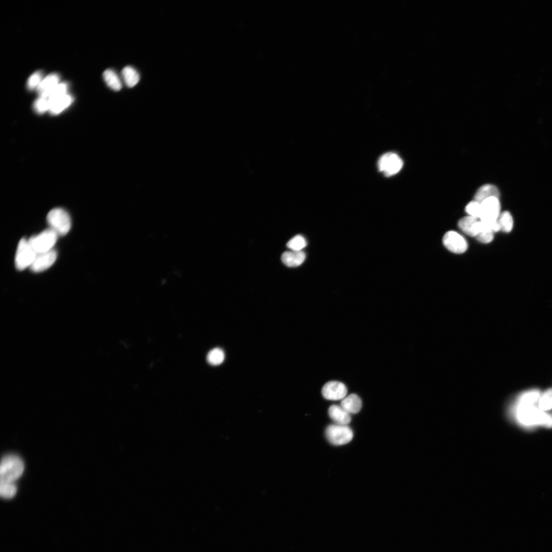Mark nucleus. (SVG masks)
I'll use <instances>...</instances> for the list:
<instances>
[{"label":"nucleus","mask_w":552,"mask_h":552,"mask_svg":"<svg viewBox=\"0 0 552 552\" xmlns=\"http://www.w3.org/2000/svg\"><path fill=\"white\" fill-rule=\"evenodd\" d=\"M513 410L519 422L525 426L552 428V417L534 405H516Z\"/></svg>","instance_id":"nucleus-1"},{"label":"nucleus","mask_w":552,"mask_h":552,"mask_svg":"<svg viewBox=\"0 0 552 552\" xmlns=\"http://www.w3.org/2000/svg\"><path fill=\"white\" fill-rule=\"evenodd\" d=\"M24 470L22 460L15 455H7L1 461L0 468L1 481L14 482L21 477Z\"/></svg>","instance_id":"nucleus-2"},{"label":"nucleus","mask_w":552,"mask_h":552,"mask_svg":"<svg viewBox=\"0 0 552 552\" xmlns=\"http://www.w3.org/2000/svg\"><path fill=\"white\" fill-rule=\"evenodd\" d=\"M47 220L51 229L60 236L66 235L71 227V220L67 212L62 208L52 209L48 214Z\"/></svg>","instance_id":"nucleus-3"},{"label":"nucleus","mask_w":552,"mask_h":552,"mask_svg":"<svg viewBox=\"0 0 552 552\" xmlns=\"http://www.w3.org/2000/svg\"><path fill=\"white\" fill-rule=\"evenodd\" d=\"M58 236V235L54 231L49 229L39 235L31 237L28 242L36 254L43 253L52 250Z\"/></svg>","instance_id":"nucleus-4"},{"label":"nucleus","mask_w":552,"mask_h":552,"mask_svg":"<svg viewBox=\"0 0 552 552\" xmlns=\"http://www.w3.org/2000/svg\"><path fill=\"white\" fill-rule=\"evenodd\" d=\"M36 253L32 248L28 240L22 238L19 242L15 259V266L19 271L30 266L36 256Z\"/></svg>","instance_id":"nucleus-5"},{"label":"nucleus","mask_w":552,"mask_h":552,"mask_svg":"<svg viewBox=\"0 0 552 552\" xmlns=\"http://www.w3.org/2000/svg\"><path fill=\"white\" fill-rule=\"evenodd\" d=\"M328 440L334 445H341L350 442L353 437V432L347 426L331 425L326 432Z\"/></svg>","instance_id":"nucleus-6"},{"label":"nucleus","mask_w":552,"mask_h":552,"mask_svg":"<svg viewBox=\"0 0 552 552\" xmlns=\"http://www.w3.org/2000/svg\"><path fill=\"white\" fill-rule=\"evenodd\" d=\"M404 163L397 154L388 153L380 157L378 161V168L380 172L386 177L395 175L402 169Z\"/></svg>","instance_id":"nucleus-7"},{"label":"nucleus","mask_w":552,"mask_h":552,"mask_svg":"<svg viewBox=\"0 0 552 552\" xmlns=\"http://www.w3.org/2000/svg\"><path fill=\"white\" fill-rule=\"evenodd\" d=\"M480 221L485 222L496 221L500 215L501 204L499 199L489 198L481 203Z\"/></svg>","instance_id":"nucleus-8"},{"label":"nucleus","mask_w":552,"mask_h":552,"mask_svg":"<svg viewBox=\"0 0 552 552\" xmlns=\"http://www.w3.org/2000/svg\"><path fill=\"white\" fill-rule=\"evenodd\" d=\"M443 243L449 251L455 254H462L467 250L468 244L465 239L455 231L446 233L443 238Z\"/></svg>","instance_id":"nucleus-9"},{"label":"nucleus","mask_w":552,"mask_h":552,"mask_svg":"<svg viewBox=\"0 0 552 552\" xmlns=\"http://www.w3.org/2000/svg\"><path fill=\"white\" fill-rule=\"evenodd\" d=\"M322 393L324 397L331 401H339L347 395L346 386L342 383L331 381L323 386Z\"/></svg>","instance_id":"nucleus-10"},{"label":"nucleus","mask_w":552,"mask_h":552,"mask_svg":"<svg viewBox=\"0 0 552 552\" xmlns=\"http://www.w3.org/2000/svg\"><path fill=\"white\" fill-rule=\"evenodd\" d=\"M57 253L53 249L50 251L37 254L35 258L30 266L34 272L39 273L49 269L55 262Z\"/></svg>","instance_id":"nucleus-11"},{"label":"nucleus","mask_w":552,"mask_h":552,"mask_svg":"<svg viewBox=\"0 0 552 552\" xmlns=\"http://www.w3.org/2000/svg\"><path fill=\"white\" fill-rule=\"evenodd\" d=\"M60 77L59 74L52 73L44 78L37 91L40 97L47 98L50 92L60 83Z\"/></svg>","instance_id":"nucleus-12"},{"label":"nucleus","mask_w":552,"mask_h":552,"mask_svg":"<svg viewBox=\"0 0 552 552\" xmlns=\"http://www.w3.org/2000/svg\"><path fill=\"white\" fill-rule=\"evenodd\" d=\"M479 223L478 219L468 216L461 219L458 222V226L465 234L475 237L479 233Z\"/></svg>","instance_id":"nucleus-13"},{"label":"nucleus","mask_w":552,"mask_h":552,"mask_svg":"<svg viewBox=\"0 0 552 552\" xmlns=\"http://www.w3.org/2000/svg\"><path fill=\"white\" fill-rule=\"evenodd\" d=\"M329 413L331 420L336 425L347 426L351 421L350 414L340 406H331L329 409Z\"/></svg>","instance_id":"nucleus-14"},{"label":"nucleus","mask_w":552,"mask_h":552,"mask_svg":"<svg viewBox=\"0 0 552 552\" xmlns=\"http://www.w3.org/2000/svg\"><path fill=\"white\" fill-rule=\"evenodd\" d=\"M306 258V254L301 251L285 252L281 256L283 263L291 268L297 267L301 265Z\"/></svg>","instance_id":"nucleus-15"},{"label":"nucleus","mask_w":552,"mask_h":552,"mask_svg":"<svg viewBox=\"0 0 552 552\" xmlns=\"http://www.w3.org/2000/svg\"><path fill=\"white\" fill-rule=\"evenodd\" d=\"M340 406L350 414H356L362 407V402L358 396L352 394L342 399Z\"/></svg>","instance_id":"nucleus-16"},{"label":"nucleus","mask_w":552,"mask_h":552,"mask_svg":"<svg viewBox=\"0 0 552 552\" xmlns=\"http://www.w3.org/2000/svg\"><path fill=\"white\" fill-rule=\"evenodd\" d=\"M73 98L71 95L66 94L64 96L49 102V111L52 115H58L68 108L73 103Z\"/></svg>","instance_id":"nucleus-17"},{"label":"nucleus","mask_w":552,"mask_h":552,"mask_svg":"<svg viewBox=\"0 0 552 552\" xmlns=\"http://www.w3.org/2000/svg\"><path fill=\"white\" fill-rule=\"evenodd\" d=\"M500 193L498 189L496 186L486 184L480 187L474 196V201L480 203L489 198H496L499 199Z\"/></svg>","instance_id":"nucleus-18"},{"label":"nucleus","mask_w":552,"mask_h":552,"mask_svg":"<svg viewBox=\"0 0 552 552\" xmlns=\"http://www.w3.org/2000/svg\"><path fill=\"white\" fill-rule=\"evenodd\" d=\"M122 75L125 84L129 88L135 87L140 81L139 73L130 66H126L122 69Z\"/></svg>","instance_id":"nucleus-19"},{"label":"nucleus","mask_w":552,"mask_h":552,"mask_svg":"<svg viewBox=\"0 0 552 552\" xmlns=\"http://www.w3.org/2000/svg\"><path fill=\"white\" fill-rule=\"evenodd\" d=\"M103 77L107 85L112 90L119 91L121 89V82L115 72L110 69L106 70Z\"/></svg>","instance_id":"nucleus-20"},{"label":"nucleus","mask_w":552,"mask_h":552,"mask_svg":"<svg viewBox=\"0 0 552 552\" xmlns=\"http://www.w3.org/2000/svg\"><path fill=\"white\" fill-rule=\"evenodd\" d=\"M475 237L482 243H489L493 240L494 233L487 223L480 221L479 231Z\"/></svg>","instance_id":"nucleus-21"},{"label":"nucleus","mask_w":552,"mask_h":552,"mask_svg":"<svg viewBox=\"0 0 552 552\" xmlns=\"http://www.w3.org/2000/svg\"><path fill=\"white\" fill-rule=\"evenodd\" d=\"M540 392L533 390L524 393L518 400L517 405H534L539 402L540 398Z\"/></svg>","instance_id":"nucleus-22"},{"label":"nucleus","mask_w":552,"mask_h":552,"mask_svg":"<svg viewBox=\"0 0 552 552\" xmlns=\"http://www.w3.org/2000/svg\"><path fill=\"white\" fill-rule=\"evenodd\" d=\"M16 487L14 482L1 481L0 483V495L5 499L12 498L16 493Z\"/></svg>","instance_id":"nucleus-23"},{"label":"nucleus","mask_w":552,"mask_h":552,"mask_svg":"<svg viewBox=\"0 0 552 552\" xmlns=\"http://www.w3.org/2000/svg\"><path fill=\"white\" fill-rule=\"evenodd\" d=\"M498 221L501 231L506 233H509L512 231L513 227V220L510 213L505 212L502 213L500 214Z\"/></svg>","instance_id":"nucleus-24"},{"label":"nucleus","mask_w":552,"mask_h":552,"mask_svg":"<svg viewBox=\"0 0 552 552\" xmlns=\"http://www.w3.org/2000/svg\"><path fill=\"white\" fill-rule=\"evenodd\" d=\"M207 359L209 364L213 366L219 365L224 361V352L220 348H215L208 353Z\"/></svg>","instance_id":"nucleus-25"},{"label":"nucleus","mask_w":552,"mask_h":552,"mask_svg":"<svg viewBox=\"0 0 552 552\" xmlns=\"http://www.w3.org/2000/svg\"><path fill=\"white\" fill-rule=\"evenodd\" d=\"M68 85L66 83H63L57 85L50 92L47 99L49 102L60 98L67 94Z\"/></svg>","instance_id":"nucleus-26"},{"label":"nucleus","mask_w":552,"mask_h":552,"mask_svg":"<svg viewBox=\"0 0 552 552\" xmlns=\"http://www.w3.org/2000/svg\"><path fill=\"white\" fill-rule=\"evenodd\" d=\"M539 408L543 411L552 409V389L548 390L540 396Z\"/></svg>","instance_id":"nucleus-27"},{"label":"nucleus","mask_w":552,"mask_h":552,"mask_svg":"<svg viewBox=\"0 0 552 552\" xmlns=\"http://www.w3.org/2000/svg\"><path fill=\"white\" fill-rule=\"evenodd\" d=\"M307 245L306 239L300 235L294 237L287 243L289 248L294 251H301Z\"/></svg>","instance_id":"nucleus-28"},{"label":"nucleus","mask_w":552,"mask_h":552,"mask_svg":"<svg viewBox=\"0 0 552 552\" xmlns=\"http://www.w3.org/2000/svg\"><path fill=\"white\" fill-rule=\"evenodd\" d=\"M465 210L469 216L480 219L481 215V204L475 201L470 202L466 206Z\"/></svg>","instance_id":"nucleus-29"},{"label":"nucleus","mask_w":552,"mask_h":552,"mask_svg":"<svg viewBox=\"0 0 552 552\" xmlns=\"http://www.w3.org/2000/svg\"><path fill=\"white\" fill-rule=\"evenodd\" d=\"M43 74L41 71L33 73L27 81V87L29 90H33L39 87L43 81Z\"/></svg>","instance_id":"nucleus-30"},{"label":"nucleus","mask_w":552,"mask_h":552,"mask_svg":"<svg viewBox=\"0 0 552 552\" xmlns=\"http://www.w3.org/2000/svg\"><path fill=\"white\" fill-rule=\"evenodd\" d=\"M33 109L38 113L42 114L49 110L50 103L47 98L40 97L33 104Z\"/></svg>","instance_id":"nucleus-31"}]
</instances>
